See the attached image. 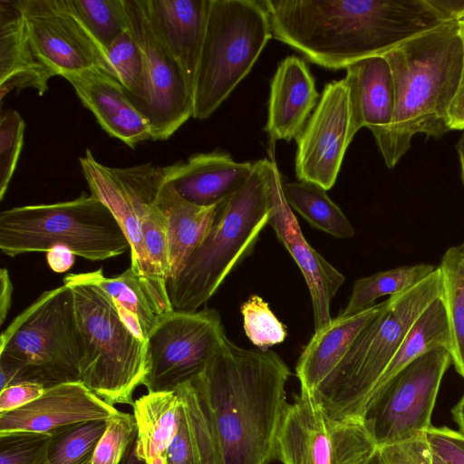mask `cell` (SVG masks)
Instances as JSON below:
<instances>
[{
    "label": "cell",
    "mask_w": 464,
    "mask_h": 464,
    "mask_svg": "<svg viewBox=\"0 0 464 464\" xmlns=\"http://www.w3.org/2000/svg\"><path fill=\"white\" fill-rule=\"evenodd\" d=\"M140 221L145 249L154 273L167 285L169 275L167 226L157 200L143 205Z\"/></svg>",
    "instance_id": "cell-37"
},
{
    "label": "cell",
    "mask_w": 464,
    "mask_h": 464,
    "mask_svg": "<svg viewBox=\"0 0 464 464\" xmlns=\"http://www.w3.org/2000/svg\"><path fill=\"white\" fill-rule=\"evenodd\" d=\"M439 268L450 334V354L456 371L464 378V242L446 250Z\"/></svg>",
    "instance_id": "cell-30"
},
{
    "label": "cell",
    "mask_w": 464,
    "mask_h": 464,
    "mask_svg": "<svg viewBox=\"0 0 464 464\" xmlns=\"http://www.w3.org/2000/svg\"><path fill=\"white\" fill-rule=\"evenodd\" d=\"M377 450L363 420L335 419L302 390L286 404L276 440L282 464H368Z\"/></svg>",
    "instance_id": "cell-11"
},
{
    "label": "cell",
    "mask_w": 464,
    "mask_h": 464,
    "mask_svg": "<svg viewBox=\"0 0 464 464\" xmlns=\"http://www.w3.org/2000/svg\"><path fill=\"white\" fill-rule=\"evenodd\" d=\"M155 32L182 68L193 92L209 0H141Z\"/></svg>",
    "instance_id": "cell-23"
},
{
    "label": "cell",
    "mask_w": 464,
    "mask_h": 464,
    "mask_svg": "<svg viewBox=\"0 0 464 464\" xmlns=\"http://www.w3.org/2000/svg\"><path fill=\"white\" fill-rule=\"evenodd\" d=\"M69 248L90 261L130 250L129 241L108 207L92 194L53 204L14 207L0 213V250L8 256Z\"/></svg>",
    "instance_id": "cell-8"
},
{
    "label": "cell",
    "mask_w": 464,
    "mask_h": 464,
    "mask_svg": "<svg viewBox=\"0 0 464 464\" xmlns=\"http://www.w3.org/2000/svg\"><path fill=\"white\" fill-rule=\"evenodd\" d=\"M291 371L273 351L226 338L180 398L198 464H270Z\"/></svg>",
    "instance_id": "cell-1"
},
{
    "label": "cell",
    "mask_w": 464,
    "mask_h": 464,
    "mask_svg": "<svg viewBox=\"0 0 464 464\" xmlns=\"http://www.w3.org/2000/svg\"><path fill=\"white\" fill-rule=\"evenodd\" d=\"M129 28L146 62L148 86L136 108L147 120L151 140L170 138L193 117V92L178 61L153 29L141 0H123Z\"/></svg>",
    "instance_id": "cell-14"
},
{
    "label": "cell",
    "mask_w": 464,
    "mask_h": 464,
    "mask_svg": "<svg viewBox=\"0 0 464 464\" xmlns=\"http://www.w3.org/2000/svg\"><path fill=\"white\" fill-rule=\"evenodd\" d=\"M459 31L463 49V68L460 85L450 110V127L451 130H464V19L459 22Z\"/></svg>",
    "instance_id": "cell-45"
},
{
    "label": "cell",
    "mask_w": 464,
    "mask_h": 464,
    "mask_svg": "<svg viewBox=\"0 0 464 464\" xmlns=\"http://www.w3.org/2000/svg\"><path fill=\"white\" fill-rule=\"evenodd\" d=\"M368 464H382V461L380 459L378 450L375 455L371 459V460L368 462Z\"/></svg>",
    "instance_id": "cell-53"
},
{
    "label": "cell",
    "mask_w": 464,
    "mask_h": 464,
    "mask_svg": "<svg viewBox=\"0 0 464 464\" xmlns=\"http://www.w3.org/2000/svg\"><path fill=\"white\" fill-rule=\"evenodd\" d=\"M106 55L127 97L137 108L147 92V66L144 54L130 28L111 44L106 49Z\"/></svg>",
    "instance_id": "cell-34"
},
{
    "label": "cell",
    "mask_w": 464,
    "mask_h": 464,
    "mask_svg": "<svg viewBox=\"0 0 464 464\" xmlns=\"http://www.w3.org/2000/svg\"><path fill=\"white\" fill-rule=\"evenodd\" d=\"M252 169L253 163L237 162L221 150L195 154L164 167L166 181L183 198L202 207L226 202L242 188Z\"/></svg>",
    "instance_id": "cell-20"
},
{
    "label": "cell",
    "mask_w": 464,
    "mask_h": 464,
    "mask_svg": "<svg viewBox=\"0 0 464 464\" xmlns=\"http://www.w3.org/2000/svg\"><path fill=\"white\" fill-rule=\"evenodd\" d=\"M82 276L102 288L116 305L133 313L140 320L147 339L160 315L140 277L130 266L115 277H106L102 268L82 273Z\"/></svg>",
    "instance_id": "cell-32"
},
{
    "label": "cell",
    "mask_w": 464,
    "mask_h": 464,
    "mask_svg": "<svg viewBox=\"0 0 464 464\" xmlns=\"http://www.w3.org/2000/svg\"><path fill=\"white\" fill-rule=\"evenodd\" d=\"M107 420H86L50 432L48 456L53 464H90Z\"/></svg>",
    "instance_id": "cell-33"
},
{
    "label": "cell",
    "mask_w": 464,
    "mask_h": 464,
    "mask_svg": "<svg viewBox=\"0 0 464 464\" xmlns=\"http://www.w3.org/2000/svg\"><path fill=\"white\" fill-rule=\"evenodd\" d=\"M262 4L275 39L330 70L383 55L447 23L426 0H264Z\"/></svg>",
    "instance_id": "cell-2"
},
{
    "label": "cell",
    "mask_w": 464,
    "mask_h": 464,
    "mask_svg": "<svg viewBox=\"0 0 464 464\" xmlns=\"http://www.w3.org/2000/svg\"><path fill=\"white\" fill-rule=\"evenodd\" d=\"M448 22L464 19V0H426Z\"/></svg>",
    "instance_id": "cell-47"
},
{
    "label": "cell",
    "mask_w": 464,
    "mask_h": 464,
    "mask_svg": "<svg viewBox=\"0 0 464 464\" xmlns=\"http://www.w3.org/2000/svg\"><path fill=\"white\" fill-rule=\"evenodd\" d=\"M426 437L431 451L448 464H464V434L459 430L430 426Z\"/></svg>",
    "instance_id": "cell-42"
},
{
    "label": "cell",
    "mask_w": 464,
    "mask_h": 464,
    "mask_svg": "<svg viewBox=\"0 0 464 464\" xmlns=\"http://www.w3.org/2000/svg\"><path fill=\"white\" fill-rule=\"evenodd\" d=\"M63 283L74 296L81 382L111 405L132 406L148 374L146 341L127 329L112 299L82 273L68 274Z\"/></svg>",
    "instance_id": "cell-7"
},
{
    "label": "cell",
    "mask_w": 464,
    "mask_h": 464,
    "mask_svg": "<svg viewBox=\"0 0 464 464\" xmlns=\"http://www.w3.org/2000/svg\"><path fill=\"white\" fill-rule=\"evenodd\" d=\"M14 286L6 268L0 270V324H3L10 311Z\"/></svg>",
    "instance_id": "cell-48"
},
{
    "label": "cell",
    "mask_w": 464,
    "mask_h": 464,
    "mask_svg": "<svg viewBox=\"0 0 464 464\" xmlns=\"http://www.w3.org/2000/svg\"><path fill=\"white\" fill-rule=\"evenodd\" d=\"M382 464H431V450L426 433L378 448Z\"/></svg>",
    "instance_id": "cell-41"
},
{
    "label": "cell",
    "mask_w": 464,
    "mask_h": 464,
    "mask_svg": "<svg viewBox=\"0 0 464 464\" xmlns=\"http://www.w3.org/2000/svg\"><path fill=\"white\" fill-rule=\"evenodd\" d=\"M436 267L432 265L417 264L403 266L357 279L353 286L343 314H353L375 304L383 295L392 296L422 281Z\"/></svg>",
    "instance_id": "cell-31"
},
{
    "label": "cell",
    "mask_w": 464,
    "mask_h": 464,
    "mask_svg": "<svg viewBox=\"0 0 464 464\" xmlns=\"http://www.w3.org/2000/svg\"><path fill=\"white\" fill-rule=\"evenodd\" d=\"M272 37L262 1L209 0L193 84V118L212 115L250 72Z\"/></svg>",
    "instance_id": "cell-9"
},
{
    "label": "cell",
    "mask_w": 464,
    "mask_h": 464,
    "mask_svg": "<svg viewBox=\"0 0 464 464\" xmlns=\"http://www.w3.org/2000/svg\"><path fill=\"white\" fill-rule=\"evenodd\" d=\"M163 464H198L182 408L177 433L163 455Z\"/></svg>",
    "instance_id": "cell-43"
},
{
    "label": "cell",
    "mask_w": 464,
    "mask_h": 464,
    "mask_svg": "<svg viewBox=\"0 0 464 464\" xmlns=\"http://www.w3.org/2000/svg\"><path fill=\"white\" fill-rule=\"evenodd\" d=\"M25 123L14 110L0 115V199L7 190L23 148Z\"/></svg>",
    "instance_id": "cell-39"
},
{
    "label": "cell",
    "mask_w": 464,
    "mask_h": 464,
    "mask_svg": "<svg viewBox=\"0 0 464 464\" xmlns=\"http://www.w3.org/2000/svg\"><path fill=\"white\" fill-rule=\"evenodd\" d=\"M354 135L347 83L344 79L331 82L295 139L297 179L324 190L332 188Z\"/></svg>",
    "instance_id": "cell-16"
},
{
    "label": "cell",
    "mask_w": 464,
    "mask_h": 464,
    "mask_svg": "<svg viewBox=\"0 0 464 464\" xmlns=\"http://www.w3.org/2000/svg\"><path fill=\"white\" fill-rule=\"evenodd\" d=\"M137 436L133 414L119 411L107 420L106 430L99 440L90 464H120Z\"/></svg>",
    "instance_id": "cell-38"
},
{
    "label": "cell",
    "mask_w": 464,
    "mask_h": 464,
    "mask_svg": "<svg viewBox=\"0 0 464 464\" xmlns=\"http://www.w3.org/2000/svg\"><path fill=\"white\" fill-rule=\"evenodd\" d=\"M45 388L35 382H23L0 391V413L11 411L35 401Z\"/></svg>",
    "instance_id": "cell-44"
},
{
    "label": "cell",
    "mask_w": 464,
    "mask_h": 464,
    "mask_svg": "<svg viewBox=\"0 0 464 464\" xmlns=\"http://www.w3.org/2000/svg\"><path fill=\"white\" fill-rule=\"evenodd\" d=\"M390 64L395 95L394 114L377 147L392 169L419 133L440 139L450 130V110L463 68L459 22L442 24L382 55Z\"/></svg>",
    "instance_id": "cell-3"
},
{
    "label": "cell",
    "mask_w": 464,
    "mask_h": 464,
    "mask_svg": "<svg viewBox=\"0 0 464 464\" xmlns=\"http://www.w3.org/2000/svg\"><path fill=\"white\" fill-rule=\"evenodd\" d=\"M456 149L459 156V161L461 165V180L464 185V131L462 132L459 140L456 144Z\"/></svg>",
    "instance_id": "cell-51"
},
{
    "label": "cell",
    "mask_w": 464,
    "mask_h": 464,
    "mask_svg": "<svg viewBox=\"0 0 464 464\" xmlns=\"http://www.w3.org/2000/svg\"><path fill=\"white\" fill-rule=\"evenodd\" d=\"M451 413L455 422L459 428V431L464 434V394L451 410Z\"/></svg>",
    "instance_id": "cell-50"
},
{
    "label": "cell",
    "mask_w": 464,
    "mask_h": 464,
    "mask_svg": "<svg viewBox=\"0 0 464 464\" xmlns=\"http://www.w3.org/2000/svg\"><path fill=\"white\" fill-rule=\"evenodd\" d=\"M272 168L273 159L253 163L242 188L221 205L204 240L188 256L179 275L167 281L169 298L175 311H198L253 250L273 210Z\"/></svg>",
    "instance_id": "cell-4"
},
{
    "label": "cell",
    "mask_w": 464,
    "mask_h": 464,
    "mask_svg": "<svg viewBox=\"0 0 464 464\" xmlns=\"http://www.w3.org/2000/svg\"><path fill=\"white\" fill-rule=\"evenodd\" d=\"M386 300L353 314H339L314 332L295 367L301 390L314 394L349 351L358 334L385 306Z\"/></svg>",
    "instance_id": "cell-25"
},
{
    "label": "cell",
    "mask_w": 464,
    "mask_h": 464,
    "mask_svg": "<svg viewBox=\"0 0 464 464\" xmlns=\"http://www.w3.org/2000/svg\"><path fill=\"white\" fill-rule=\"evenodd\" d=\"M180 409L176 391L147 392L134 401L139 458L148 464H163V455L178 430Z\"/></svg>",
    "instance_id": "cell-27"
},
{
    "label": "cell",
    "mask_w": 464,
    "mask_h": 464,
    "mask_svg": "<svg viewBox=\"0 0 464 464\" xmlns=\"http://www.w3.org/2000/svg\"><path fill=\"white\" fill-rule=\"evenodd\" d=\"M431 464H448L444 459H442L440 456L433 453L431 451Z\"/></svg>",
    "instance_id": "cell-52"
},
{
    "label": "cell",
    "mask_w": 464,
    "mask_h": 464,
    "mask_svg": "<svg viewBox=\"0 0 464 464\" xmlns=\"http://www.w3.org/2000/svg\"><path fill=\"white\" fill-rule=\"evenodd\" d=\"M227 336L214 309L175 311L159 317L146 339L148 392H170L196 376Z\"/></svg>",
    "instance_id": "cell-13"
},
{
    "label": "cell",
    "mask_w": 464,
    "mask_h": 464,
    "mask_svg": "<svg viewBox=\"0 0 464 464\" xmlns=\"http://www.w3.org/2000/svg\"><path fill=\"white\" fill-rule=\"evenodd\" d=\"M101 127L127 146L151 139L150 125L127 97L121 82L100 68L63 75Z\"/></svg>",
    "instance_id": "cell-19"
},
{
    "label": "cell",
    "mask_w": 464,
    "mask_h": 464,
    "mask_svg": "<svg viewBox=\"0 0 464 464\" xmlns=\"http://www.w3.org/2000/svg\"><path fill=\"white\" fill-rule=\"evenodd\" d=\"M91 194L112 212L124 232L130 250V267L138 275L160 316L174 309L167 285L155 275L147 255L140 211L155 201L166 180L164 167L144 163L131 167H109L99 162L89 149L79 158Z\"/></svg>",
    "instance_id": "cell-10"
},
{
    "label": "cell",
    "mask_w": 464,
    "mask_h": 464,
    "mask_svg": "<svg viewBox=\"0 0 464 464\" xmlns=\"http://www.w3.org/2000/svg\"><path fill=\"white\" fill-rule=\"evenodd\" d=\"M343 78L349 89L354 134L368 128L376 143L388 132L395 107L394 84L389 63L382 55L349 65Z\"/></svg>",
    "instance_id": "cell-24"
},
{
    "label": "cell",
    "mask_w": 464,
    "mask_h": 464,
    "mask_svg": "<svg viewBox=\"0 0 464 464\" xmlns=\"http://www.w3.org/2000/svg\"><path fill=\"white\" fill-rule=\"evenodd\" d=\"M283 193L291 209L298 212L314 227L337 238H350L354 228L326 190L310 182L283 183Z\"/></svg>",
    "instance_id": "cell-29"
},
{
    "label": "cell",
    "mask_w": 464,
    "mask_h": 464,
    "mask_svg": "<svg viewBox=\"0 0 464 464\" xmlns=\"http://www.w3.org/2000/svg\"><path fill=\"white\" fill-rule=\"evenodd\" d=\"M74 296L63 283L43 292L0 336V391L23 382L45 389L80 378Z\"/></svg>",
    "instance_id": "cell-6"
},
{
    "label": "cell",
    "mask_w": 464,
    "mask_h": 464,
    "mask_svg": "<svg viewBox=\"0 0 464 464\" xmlns=\"http://www.w3.org/2000/svg\"><path fill=\"white\" fill-rule=\"evenodd\" d=\"M451 362L449 349H433L374 392L362 420L378 448L426 433L443 375Z\"/></svg>",
    "instance_id": "cell-12"
},
{
    "label": "cell",
    "mask_w": 464,
    "mask_h": 464,
    "mask_svg": "<svg viewBox=\"0 0 464 464\" xmlns=\"http://www.w3.org/2000/svg\"><path fill=\"white\" fill-rule=\"evenodd\" d=\"M87 29L106 49L129 30L123 0H71Z\"/></svg>",
    "instance_id": "cell-35"
},
{
    "label": "cell",
    "mask_w": 464,
    "mask_h": 464,
    "mask_svg": "<svg viewBox=\"0 0 464 464\" xmlns=\"http://www.w3.org/2000/svg\"><path fill=\"white\" fill-rule=\"evenodd\" d=\"M319 94L304 60L289 55L280 62L270 82L266 131L270 146L296 139L317 105Z\"/></svg>",
    "instance_id": "cell-21"
},
{
    "label": "cell",
    "mask_w": 464,
    "mask_h": 464,
    "mask_svg": "<svg viewBox=\"0 0 464 464\" xmlns=\"http://www.w3.org/2000/svg\"><path fill=\"white\" fill-rule=\"evenodd\" d=\"M57 75L38 55L25 24L21 0H0V99L34 89L43 95Z\"/></svg>",
    "instance_id": "cell-22"
},
{
    "label": "cell",
    "mask_w": 464,
    "mask_h": 464,
    "mask_svg": "<svg viewBox=\"0 0 464 464\" xmlns=\"http://www.w3.org/2000/svg\"><path fill=\"white\" fill-rule=\"evenodd\" d=\"M49 433L0 434V464H53L48 456Z\"/></svg>",
    "instance_id": "cell-40"
},
{
    "label": "cell",
    "mask_w": 464,
    "mask_h": 464,
    "mask_svg": "<svg viewBox=\"0 0 464 464\" xmlns=\"http://www.w3.org/2000/svg\"><path fill=\"white\" fill-rule=\"evenodd\" d=\"M442 294L439 266L426 278L386 300L314 393L339 420H362L373 391L408 332Z\"/></svg>",
    "instance_id": "cell-5"
},
{
    "label": "cell",
    "mask_w": 464,
    "mask_h": 464,
    "mask_svg": "<svg viewBox=\"0 0 464 464\" xmlns=\"http://www.w3.org/2000/svg\"><path fill=\"white\" fill-rule=\"evenodd\" d=\"M273 158L271 172L273 210L268 225L272 227L278 240L290 253L304 276L312 299L316 332L332 320L331 302L344 283L345 277L304 238L296 217L285 198L281 174Z\"/></svg>",
    "instance_id": "cell-17"
},
{
    "label": "cell",
    "mask_w": 464,
    "mask_h": 464,
    "mask_svg": "<svg viewBox=\"0 0 464 464\" xmlns=\"http://www.w3.org/2000/svg\"><path fill=\"white\" fill-rule=\"evenodd\" d=\"M120 464H148L145 460L138 457L136 452V438L129 446L124 457Z\"/></svg>",
    "instance_id": "cell-49"
},
{
    "label": "cell",
    "mask_w": 464,
    "mask_h": 464,
    "mask_svg": "<svg viewBox=\"0 0 464 464\" xmlns=\"http://www.w3.org/2000/svg\"><path fill=\"white\" fill-rule=\"evenodd\" d=\"M46 253L47 263L55 273H64L74 264L76 255L65 246H56Z\"/></svg>",
    "instance_id": "cell-46"
},
{
    "label": "cell",
    "mask_w": 464,
    "mask_h": 464,
    "mask_svg": "<svg viewBox=\"0 0 464 464\" xmlns=\"http://www.w3.org/2000/svg\"><path fill=\"white\" fill-rule=\"evenodd\" d=\"M450 346L449 323L445 305L440 296L434 300L415 321L384 370L372 395L419 356L440 347L450 351Z\"/></svg>",
    "instance_id": "cell-28"
},
{
    "label": "cell",
    "mask_w": 464,
    "mask_h": 464,
    "mask_svg": "<svg viewBox=\"0 0 464 464\" xmlns=\"http://www.w3.org/2000/svg\"><path fill=\"white\" fill-rule=\"evenodd\" d=\"M120 411L82 382L45 389L35 401L19 409L0 413V434L48 433L57 428L86 420H107Z\"/></svg>",
    "instance_id": "cell-18"
},
{
    "label": "cell",
    "mask_w": 464,
    "mask_h": 464,
    "mask_svg": "<svg viewBox=\"0 0 464 464\" xmlns=\"http://www.w3.org/2000/svg\"><path fill=\"white\" fill-rule=\"evenodd\" d=\"M157 205L166 219L169 281L179 275L188 256L204 240L222 204L211 207L195 205L183 198L165 180Z\"/></svg>",
    "instance_id": "cell-26"
},
{
    "label": "cell",
    "mask_w": 464,
    "mask_h": 464,
    "mask_svg": "<svg viewBox=\"0 0 464 464\" xmlns=\"http://www.w3.org/2000/svg\"><path fill=\"white\" fill-rule=\"evenodd\" d=\"M21 5L33 46L57 75L100 68L117 79L71 0H21Z\"/></svg>",
    "instance_id": "cell-15"
},
{
    "label": "cell",
    "mask_w": 464,
    "mask_h": 464,
    "mask_svg": "<svg viewBox=\"0 0 464 464\" xmlns=\"http://www.w3.org/2000/svg\"><path fill=\"white\" fill-rule=\"evenodd\" d=\"M240 311L245 333L258 349L266 350L285 341L287 334L285 326L263 298L251 295L242 304Z\"/></svg>",
    "instance_id": "cell-36"
}]
</instances>
